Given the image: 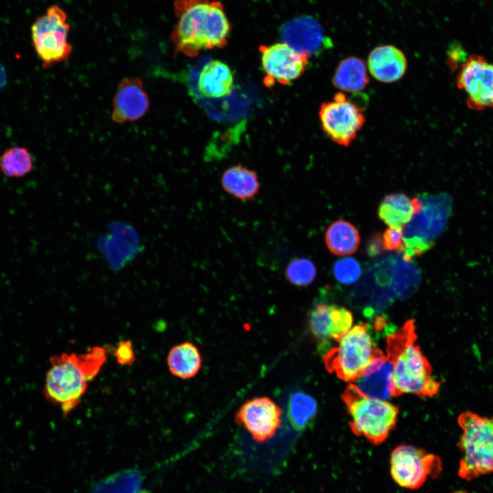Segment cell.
<instances>
[{"label": "cell", "mask_w": 493, "mask_h": 493, "mask_svg": "<svg viewBox=\"0 0 493 493\" xmlns=\"http://www.w3.org/2000/svg\"><path fill=\"white\" fill-rule=\"evenodd\" d=\"M174 8L178 20L170 39L176 54L194 57L227 44L230 24L219 1L175 0Z\"/></svg>", "instance_id": "6da1fadb"}, {"label": "cell", "mask_w": 493, "mask_h": 493, "mask_svg": "<svg viewBox=\"0 0 493 493\" xmlns=\"http://www.w3.org/2000/svg\"><path fill=\"white\" fill-rule=\"evenodd\" d=\"M106 357L105 349L99 346L84 353H64L51 357L44 387L46 399L68 415L81 401Z\"/></svg>", "instance_id": "7a4b0ae2"}, {"label": "cell", "mask_w": 493, "mask_h": 493, "mask_svg": "<svg viewBox=\"0 0 493 493\" xmlns=\"http://www.w3.org/2000/svg\"><path fill=\"white\" fill-rule=\"evenodd\" d=\"M416 341L412 320L387 338V353L394 366V396L405 393L429 396L439 390L440 383L433 377L431 367Z\"/></svg>", "instance_id": "3957f363"}, {"label": "cell", "mask_w": 493, "mask_h": 493, "mask_svg": "<svg viewBox=\"0 0 493 493\" xmlns=\"http://www.w3.org/2000/svg\"><path fill=\"white\" fill-rule=\"evenodd\" d=\"M462 433L459 447L462 453L458 475L471 481L493 473V418L466 412L458 420Z\"/></svg>", "instance_id": "277c9868"}, {"label": "cell", "mask_w": 493, "mask_h": 493, "mask_svg": "<svg viewBox=\"0 0 493 493\" xmlns=\"http://www.w3.org/2000/svg\"><path fill=\"white\" fill-rule=\"evenodd\" d=\"M351 421L352 431L364 436L374 444L383 443L394 429L399 413L398 408L391 403L365 396L352 384H349L343 395Z\"/></svg>", "instance_id": "5b68a950"}, {"label": "cell", "mask_w": 493, "mask_h": 493, "mask_svg": "<svg viewBox=\"0 0 493 493\" xmlns=\"http://www.w3.org/2000/svg\"><path fill=\"white\" fill-rule=\"evenodd\" d=\"M337 342V346L325 355L324 363L330 372L352 383L371 362L378 349L366 323L351 327Z\"/></svg>", "instance_id": "8992f818"}, {"label": "cell", "mask_w": 493, "mask_h": 493, "mask_svg": "<svg viewBox=\"0 0 493 493\" xmlns=\"http://www.w3.org/2000/svg\"><path fill=\"white\" fill-rule=\"evenodd\" d=\"M70 25L66 12L56 5L47 8L31 27L34 50L44 68L68 58L72 45L68 41Z\"/></svg>", "instance_id": "52a82bcc"}, {"label": "cell", "mask_w": 493, "mask_h": 493, "mask_svg": "<svg viewBox=\"0 0 493 493\" xmlns=\"http://www.w3.org/2000/svg\"><path fill=\"white\" fill-rule=\"evenodd\" d=\"M390 474L399 486L409 490L421 488L427 479L442 470L440 458L409 444L395 447L390 454Z\"/></svg>", "instance_id": "ba28073f"}, {"label": "cell", "mask_w": 493, "mask_h": 493, "mask_svg": "<svg viewBox=\"0 0 493 493\" xmlns=\"http://www.w3.org/2000/svg\"><path fill=\"white\" fill-rule=\"evenodd\" d=\"M318 116L323 131L333 142L349 147L366 122L363 110L339 92L333 99L321 104Z\"/></svg>", "instance_id": "9c48e42d"}, {"label": "cell", "mask_w": 493, "mask_h": 493, "mask_svg": "<svg viewBox=\"0 0 493 493\" xmlns=\"http://www.w3.org/2000/svg\"><path fill=\"white\" fill-rule=\"evenodd\" d=\"M455 84L466 94L468 108L474 111L493 108V64L479 54H471L457 69Z\"/></svg>", "instance_id": "30bf717a"}, {"label": "cell", "mask_w": 493, "mask_h": 493, "mask_svg": "<svg viewBox=\"0 0 493 493\" xmlns=\"http://www.w3.org/2000/svg\"><path fill=\"white\" fill-rule=\"evenodd\" d=\"M261 63L266 74L264 84L268 88L276 84L289 85L299 78L309 63V57L285 42L259 47Z\"/></svg>", "instance_id": "8fae6325"}, {"label": "cell", "mask_w": 493, "mask_h": 493, "mask_svg": "<svg viewBox=\"0 0 493 493\" xmlns=\"http://www.w3.org/2000/svg\"><path fill=\"white\" fill-rule=\"evenodd\" d=\"M280 407L270 398L255 397L244 403L238 411L236 421L258 442L275 435L281 424Z\"/></svg>", "instance_id": "7c38bea8"}, {"label": "cell", "mask_w": 493, "mask_h": 493, "mask_svg": "<svg viewBox=\"0 0 493 493\" xmlns=\"http://www.w3.org/2000/svg\"><path fill=\"white\" fill-rule=\"evenodd\" d=\"M280 32L283 42L308 57L331 45L320 25L309 16H299L286 23Z\"/></svg>", "instance_id": "4fadbf2b"}, {"label": "cell", "mask_w": 493, "mask_h": 493, "mask_svg": "<svg viewBox=\"0 0 493 493\" xmlns=\"http://www.w3.org/2000/svg\"><path fill=\"white\" fill-rule=\"evenodd\" d=\"M393 368L390 355L378 349L371 362L351 384L365 396L388 400L394 396Z\"/></svg>", "instance_id": "5bb4252c"}, {"label": "cell", "mask_w": 493, "mask_h": 493, "mask_svg": "<svg viewBox=\"0 0 493 493\" xmlns=\"http://www.w3.org/2000/svg\"><path fill=\"white\" fill-rule=\"evenodd\" d=\"M149 98L138 77L124 79L118 86L112 103V120L118 123L132 122L148 111Z\"/></svg>", "instance_id": "9a60e30c"}, {"label": "cell", "mask_w": 493, "mask_h": 493, "mask_svg": "<svg viewBox=\"0 0 493 493\" xmlns=\"http://www.w3.org/2000/svg\"><path fill=\"white\" fill-rule=\"evenodd\" d=\"M353 322L351 311L333 304H318L309 317L310 331L323 344L338 341L352 327Z\"/></svg>", "instance_id": "2e32d148"}, {"label": "cell", "mask_w": 493, "mask_h": 493, "mask_svg": "<svg viewBox=\"0 0 493 493\" xmlns=\"http://www.w3.org/2000/svg\"><path fill=\"white\" fill-rule=\"evenodd\" d=\"M368 67L371 75L383 83H393L405 74L407 60L404 53L392 45L377 46L369 53Z\"/></svg>", "instance_id": "e0dca14e"}, {"label": "cell", "mask_w": 493, "mask_h": 493, "mask_svg": "<svg viewBox=\"0 0 493 493\" xmlns=\"http://www.w3.org/2000/svg\"><path fill=\"white\" fill-rule=\"evenodd\" d=\"M233 85V77L230 68L220 60H212L205 64L198 79L199 92L208 98L229 95Z\"/></svg>", "instance_id": "ac0fdd59"}, {"label": "cell", "mask_w": 493, "mask_h": 493, "mask_svg": "<svg viewBox=\"0 0 493 493\" xmlns=\"http://www.w3.org/2000/svg\"><path fill=\"white\" fill-rule=\"evenodd\" d=\"M220 183L227 193L242 201L251 200L260 188L257 173L241 164L227 168L222 174Z\"/></svg>", "instance_id": "d6986e66"}, {"label": "cell", "mask_w": 493, "mask_h": 493, "mask_svg": "<svg viewBox=\"0 0 493 493\" xmlns=\"http://www.w3.org/2000/svg\"><path fill=\"white\" fill-rule=\"evenodd\" d=\"M378 214L390 227L403 231L416 212L412 199L403 193H393L384 197Z\"/></svg>", "instance_id": "ffe728a7"}, {"label": "cell", "mask_w": 493, "mask_h": 493, "mask_svg": "<svg viewBox=\"0 0 493 493\" xmlns=\"http://www.w3.org/2000/svg\"><path fill=\"white\" fill-rule=\"evenodd\" d=\"M332 82L336 88L344 92L364 90L369 83L364 62L354 56L341 60L335 70Z\"/></svg>", "instance_id": "44dd1931"}, {"label": "cell", "mask_w": 493, "mask_h": 493, "mask_svg": "<svg viewBox=\"0 0 493 493\" xmlns=\"http://www.w3.org/2000/svg\"><path fill=\"white\" fill-rule=\"evenodd\" d=\"M170 372L181 379L194 377L201 366V357L197 347L185 342L171 348L167 356Z\"/></svg>", "instance_id": "7402d4cb"}, {"label": "cell", "mask_w": 493, "mask_h": 493, "mask_svg": "<svg viewBox=\"0 0 493 493\" xmlns=\"http://www.w3.org/2000/svg\"><path fill=\"white\" fill-rule=\"evenodd\" d=\"M357 229L351 223L338 220L332 223L325 233V243L329 250L336 255L354 253L359 244Z\"/></svg>", "instance_id": "603a6c76"}, {"label": "cell", "mask_w": 493, "mask_h": 493, "mask_svg": "<svg viewBox=\"0 0 493 493\" xmlns=\"http://www.w3.org/2000/svg\"><path fill=\"white\" fill-rule=\"evenodd\" d=\"M91 493H148L143 486V476L137 469H127L100 481Z\"/></svg>", "instance_id": "cb8c5ba5"}, {"label": "cell", "mask_w": 493, "mask_h": 493, "mask_svg": "<svg viewBox=\"0 0 493 493\" xmlns=\"http://www.w3.org/2000/svg\"><path fill=\"white\" fill-rule=\"evenodd\" d=\"M33 167L32 156L26 147H10L0 155V169L8 177H23L29 174Z\"/></svg>", "instance_id": "d4e9b609"}, {"label": "cell", "mask_w": 493, "mask_h": 493, "mask_svg": "<svg viewBox=\"0 0 493 493\" xmlns=\"http://www.w3.org/2000/svg\"><path fill=\"white\" fill-rule=\"evenodd\" d=\"M316 413L317 403L312 396L303 392L291 395L288 403V417L295 429H305Z\"/></svg>", "instance_id": "484cf974"}, {"label": "cell", "mask_w": 493, "mask_h": 493, "mask_svg": "<svg viewBox=\"0 0 493 493\" xmlns=\"http://www.w3.org/2000/svg\"><path fill=\"white\" fill-rule=\"evenodd\" d=\"M317 274L316 267L310 260L294 258L286 266L285 277L291 284L305 287L310 285Z\"/></svg>", "instance_id": "4316f807"}, {"label": "cell", "mask_w": 493, "mask_h": 493, "mask_svg": "<svg viewBox=\"0 0 493 493\" xmlns=\"http://www.w3.org/2000/svg\"><path fill=\"white\" fill-rule=\"evenodd\" d=\"M336 279L343 284H352L357 281L361 275V267L359 262L353 257H344L336 262L333 266Z\"/></svg>", "instance_id": "83f0119b"}, {"label": "cell", "mask_w": 493, "mask_h": 493, "mask_svg": "<svg viewBox=\"0 0 493 493\" xmlns=\"http://www.w3.org/2000/svg\"><path fill=\"white\" fill-rule=\"evenodd\" d=\"M403 230L389 227L383 234L382 244L385 250L405 252V244Z\"/></svg>", "instance_id": "f1b7e54d"}, {"label": "cell", "mask_w": 493, "mask_h": 493, "mask_svg": "<svg viewBox=\"0 0 493 493\" xmlns=\"http://www.w3.org/2000/svg\"><path fill=\"white\" fill-rule=\"evenodd\" d=\"M117 362L122 366L129 365L134 360V352L131 342L129 340L121 341L115 351Z\"/></svg>", "instance_id": "f546056e"}, {"label": "cell", "mask_w": 493, "mask_h": 493, "mask_svg": "<svg viewBox=\"0 0 493 493\" xmlns=\"http://www.w3.org/2000/svg\"><path fill=\"white\" fill-rule=\"evenodd\" d=\"M465 51L459 45H455L451 47L448 54V65L451 70H457L460 65L465 62Z\"/></svg>", "instance_id": "4dcf8cb0"}, {"label": "cell", "mask_w": 493, "mask_h": 493, "mask_svg": "<svg viewBox=\"0 0 493 493\" xmlns=\"http://www.w3.org/2000/svg\"><path fill=\"white\" fill-rule=\"evenodd\" d=\"M7 81V76L5 70L0 62V92L5 86Z\"/></svg>", "instance_id": "1f68e13d"}, {"label": "cell", "mask_w": 493, "mask_h": 493, "mask_svg": "<svg viewBox=\"0 0 493 493\" xmlns=\"http://www.w3.org/2000/svg\"><path fill=\"white\" fill-rule=\"evenodd\" d=\"M452 493H468V492H464V491H456V492H452Z\"/></svg>", "instance_id": "d6a6232c"}]
</instances>
